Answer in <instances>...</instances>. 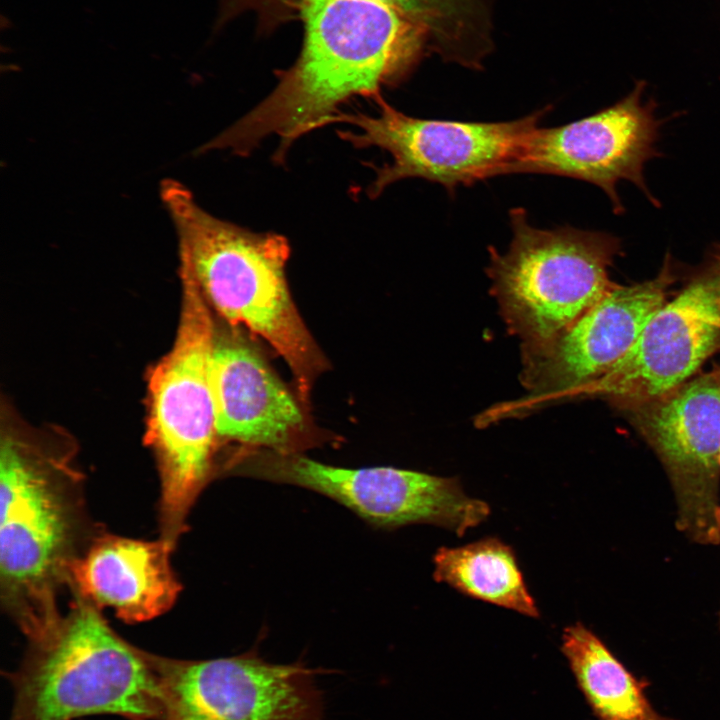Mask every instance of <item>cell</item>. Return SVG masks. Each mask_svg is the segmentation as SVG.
<instances>
[{
	"label": "cell",
	"mask_w": 720,
	"mask_h": 720,
	"mask_svg": "<svg viewBox=\"0 0 720 720\" xmlns=\"http://www.w3.org/2000/svg\"><path fill=\"white\" fill-rule=\"evenodd\" d=\"M628 413L666 469L679 529L700 544H718L720 366Z\"/></svg>",
	"instance_id": "cell-12"
},
{
	"label": "cell",
	"mask_w": 720,
	"mask_h": 720,
	"mask_svg": "<svg viewBox=\"0 0 720 720\" xmlns=\"http://www.w3.org/2000/svg\"><path fill=\"white\" fill-rule=\"evenodd\" d=\"M298 18L304 36L295 63L253 110L200 148L247 155L264 138H280L281 160L300 136L328 124L354 96L381 98L429 48L426 34L375 0H312Z\"/></svg>",
	"instance_id": "cell-1"
},
{
	"label": "cell",
	"mask_w": 720,
	"mask_h": 720,
	"mask_svg": "<svg viewBox=\"0 0 720 720\" xmlns=\"http://www.w3.org/2000/svg\"><path fill=\"white\" fill-rule=\"evenodd\" d=\"M675 278L667 255L658 275L632 285L615 284L594 306L555 337L522 345L521 382L526 395L491 409L486 419L518 416L563 400L580 399L632 347L666 302Z\"/></svg>",
	"instance_id": "cell-9"
},
{
	"label": "cell",
	"mask_w": 720,
	"mask_h": 720,
	"mask_svg": "<svg viewBox=\"0 0 720 720\" xmlns=\"http://www.w3.org/2000/svg\"><path fill=\"white\" fill-rule=\"evenodd\" d=\"M161 198L177 232L180 269L232 328H246L284 359L300 401L310 410L315 381L329 365L290 293L287 239L212 216L175 180L162 182Z\"/></svg>",
	"instance_id": "cell-2"
},
{
	"label": "cell",
	"mask_w": 720,
	"mask_h": 720,
	"mask_svg": "<svg viewBox=\"0 0 720 720\" xmlns=\"http://www.w3.org/2000/svg\"><path fill=\"white\" fill-rule=\"evenodd\" d=\"M433 577L469 597L539 617L513 549L495 537L460 547H441Z\"/></svg>",
	"instance_id": "cell-17"
},
{
	"label": "cell",
	"mask_w": 720,
	"mask_h": 720,
	"mask_svg": "<svg viewBox=\"0 0 720 720\" xmlns=\"http://www.w3.org/2000/svg\"><path fill=\"white\" fill-rule=\"evenodd\" d=\"M376 101V116L340 111L331 121L359 129L339 132L353 146H375L391 155V163L376 169L368 188L371 197L404 178L426 179L452 193L458 186L504 175L550 109L505 122H463L415 118L382 97Z\"/></svg>",
	"instance_id": "cell-7"
},
{
	"label": "cell",
	"mask_w": 720,
	"mask_h": 720,
	"mask_svg": "<svg viewBox=\"0 0 720 720\" xmlns=\"http://www.w3.org/2000/svg\"><path fill=\"white\" fill-rule=\"evenodd\" d=\"M228 471L320 493L382 529L427 523L462 536L490 514L489 505L465 494L456 478L395 467L346 468L301 452L242 449Z\"/></svg>",
	"instance_id": "cell-8"
},
{
	"label": "cell",
	"mask_w": 720,
	"mask_h": 720,
	"mask_svg": "<svg viewBox=\"0 0 720 720\" xmlns=\"http://www.w3.org/2000/svg\"><path fill=\"white\" fill-rule=\"evenodd\" d=\"M717 518H718V525H719V529H720V507L718 509Z\"/></svg>",
	"instance_id": "cell-19"
},
{
	"label": "cell",
	"mask_w": 720,
	"mask_h": 720,
	"mask_svg": "<svg viewBox=\"0 0 720 720\" xmlns=\"http://www.w3.org/2000/svg\"><path fill=\"white\" fill-rule=\"evenodd\" d=\"M561 651L596 720H676L658 712L636 677L582 623L563 630Z\"/></svg>",
	"instance_id": "cell-16"
},
{
	"label": "cell",
	"mask_w": 720,
	"mask_h": 720,
	"mask_svg": "<svg viewBox=\"0 0 720 720\" xmlns=\"http://www.w3.org/2000/svg\"><path fill=\"white\" fill-rule=\"evenodd\" d=\"M163 539L146 541L103 534L93 537L69 568L74 594L108 607L126 622L151 620L175 603L181 584Z\"/></svg>",
	"instance_id": "cell-15"
},
{
	"label": "cell",
	"mask_w": 720,
	"mask_h": 720,
	"mask_svg": "<svg viewBox=\"0 0 720 720\" xmlns=\"http://www.w3.org/2000/svg\"><path fill=\"white\" fill-rule=\"evenodd\" d=\"M719 345L720 293L712 265L652 315L628 352L580 399L603 398L628 411L690 380Z\"/></svg>",
	"instance_id": "cell-13"
},
{
	"label": "cell",
	"mask_w": 720,
	"mask_h": 720,
	"mask_svg": "<svg viewBox=\"0 0 720 720\" xmlns=\"http://www.w3.org/2000/svg\"><path fill=\"white\" fill-rule=\"evenodd\" d=\"M211 385L219 441L294 453L321 440L297 393L239 332L216 334Z\"/></svg>",
	"instance_id": "cell-14"
},
{
	"label": "cell",
	"mask_w": 720,
	"mask_h": 720,
	"mask_svg": "<svg viewBox=\"0 0 720 720\" xmlns=\"http://www.w3.org/2000/svg\"><path fill=\"white\" fill-rule=\"evenodd\" d=\"M712 265L714 266L716 273H717L718 283H719V293H720V246H718L715 249V252L713 254Z\"/></svg>",
	"instance_id": "cell-18"
},
{
	"label": "cell",
	"mask_w": 720,
	"mask_h": 720,
	"mask_svg": "<svg viewBox=\"0 0 720 720\" xmlns=\"http://www.w3.org/2000/svg\"><path fill=\"white\" fill-rule=\"evenodd\" d=\"M159 720H322L319 670L266 661L255 649L208 660L154 655Z\"/></svg>",
	"instance_id": "cell-10"
},
{
	"label": "cell",
	"mask_w": 720,
	"mask_h": 720,
	"mask_svg": "<svg viewBox=\"0 0 720 720\" xmlns=\"http://www.w3.org/2000/svg\"><path fill=\"white\" fill-rule=\"evenodd\" d=\"M9 674L10 720H74L111 714L159 720L161 686L153 654L116 634L98 608L75 594L68 613L28 639Z\"/></svg>",
	"instance_id": "cell-4"
},
{
	"label": "cell",
	"mask_w": 720,
	"mask_h": 720,
	"mask_svg": "<svg viewBox=\"0 0 720 720\" xmlns=\"http://www.w3.org/2000/svg\"><path fill=\"white\" fill-rule=\"evenodd\" d=\"M80 477L65 454L6 433L0 447V594L28 639L61 618L58 592L89 544Z\"/></svg>",
	"instance_id": "cell-3"
},
{
	"label": "cell",
	"mask_w": 720,
	"mask_h": 720,
	"mask_svg": "<svg viewBox=\"0 0 720 720\" xmlns=\"http://www.w3.org/2000/svg\"><path fill=\"white\" fill-rule=\"evenodd\" d=\"M509 218L508 250L489 248L487 272L508 329L522 345L539 344L568 328L615 285L609 267L621 242L572 226L536 228L519 207Z\"/></svg>",
	"instance_id": "cell-6"
},
{
	"label": "cell",
	"mask_w": 720,
	"mask_h": 720,
	"mask_svg": "<svg viewBox=\"0 0 720 720\" xmlns=\"http://www.w3.org/2000/svg\"><path fill=\"white\" fill-rule=\"evenodd\" d=\"M182 306L175 342L148 378L145 442L160 475L161 538L175 547L215 470L219 440L211 385L216 329L194 278L180 269Z\"/></svg>",
	"instance_id": "cell-5"
},
{
	"label": "cell",
	"mask_w": 720,
	"mask_h": 720,
	"mask_svg": "<svg viewBox=\"0 0 720 720\" xmlns=\"http://www.w3.org/2000/svg\"><path fill=\"white\" fill-rule=\"evenodd\" d=\"M646 82L617 103L582 119L550 128H536L518 158L505 174L536 173L564 176L601 188L615 214L624 206L617 184L627 180L637 186L654 205L644 180V166L658 156L656 142L662 123L656 103L643 101Z\"/></svg>",
	"instance_id": "cell-11"
}]
</instances>
